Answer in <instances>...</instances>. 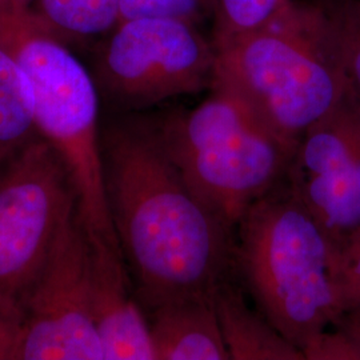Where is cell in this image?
Segmentation results:
<instances>
[{
	"mask_svg": "<svg viewBox=\"0 0 360 360\" xmlns=\"http://www.w3.org/2000/svg\"><path fill=\"white\" fill-rule=\"evenodd\" d=\"M91 251V307L103 360H155L148 318L131 297L124 260L103 250Z\"/></svg>",
	"mask_w": 360,
	"mask_h": 360,
	"instance_id": "obj_10",
	"label": "cell"
},
{
	"mask_svg": "<svg viewBox=\"0 0 360 360\" xmlns=\"http://www.w3.org/2000/svg\"><path fill=\"white\" fill-rule=\"evenodd\" d=\"M59 153L41 135L0 165V299L22 309L53 242L77 210Z\"/></svg>",
	"mask_w": 360,
	"mask_h": 360,
	"instance_id": "obj_7",
	"label": "cell"
},
{
	"mask_svg": "<svg viewBox=\"0 0 360 360\" xmlns=\"http://www.w3.org/2000/svg\"><path fill=\"white\" fill-rule=\"evenodd\" d=\"M215 80L297 144L348 89L333 11L285 0L267 22L214 40Z\"/></svg>",
	"mask_w": 360,
	"mask_h": 360,
	"instance_id": "obj_2",
	"label": "cell"
},
{
	"mask_svg": "<svg viewBox=\"0 0 360 360\" xmlns=\"http://www.w3.org/2000/svg\"><path fill=\"white\" fill-rule=\"evenodd\" d=\"M334 271L340 309L360 302V227L345 250H335Z\"/></svg>",
	"mask_w": 360,
	"mask_h": 360,
	"instance_id": "obj_17",
	"label": "cell"
},
{
	"mask_svg": "<svg viewBox=\"0 0 360 360\" xmlns=\"http://www.w3.org/2000/svg\"><path fill=\"white\" fill-rule=\"evenodd\" d=\"M0 47L31 80L39 134L65 160L91 247L123 259L105 190L101 96L91 71L31 11H0Z\"/></svg>",
	"mask_w": 360,
	"mask_h": 360,
	"instance_id": "obj_4",
	"label": "cell"
},
{
	"mask_svg": "<svg viewBox=\"0 0 360 360\" xmlns=\"http://www.w3.org/2000/svg\"><path fill=\"white\" fill-rule=\"evenodd\" d=\"M285 179L333 245L360 227V98L348 84L299 139Z\"/></svg>",
	"mask_w": 360,
	"mask_h": 360,
	"instance_id": "obj_9",
	"label": "cell"
},
{
	"mask_svg": "<svg viewBox=\"0 0 360 360\" xmlns=\"http://www.w3.org/2000/svg\"><path fill=\"white\" fill-rule=\"evenodd\" d=\"M356 3H358V4L360 6V0H356Z\"/></svg>",
	"mask_w": 360,
	"mask_h": 360,
	"instance_id": "obj_20",
	"label": "cell"
},
{
	"mask_svg": "<svg viewBox=\"0 0 360 360\" xmlns=\"http://www.w3.org/2000/svg\"><path fill=\"white\" fill-rule=\"evenodd\" d=\"M35 0H0V11L11 13H28Z\"/></svg>",
	"mask_w": 360,
	"mask_h": 360,
	"instance_id": "obj_19",
	"label": "cell"
},
{
	"mask_svg": "<svg viewBox=\"0 0 360 360\" xmlns=\"http://www.w3.org/2000/svg\"><path fill=\"white\" fill-rule=\"evenodd\" d=\"M217 51L200 26L174 18L123 20L94 50L91 75L99 96L135 112L210 90Z\"/></svg>",
	"mask_w": 360,
	"mask_h": 360,
	"instance_id": "obj_6",
	"label": "cell"
},
{
	"mask_svg": "<svg viewBox=\"0 0 360 360\" xmlns=\"http://www.w3.org/2000/svg\"><path fill=\"white\" fill-rule=\"evenodd\" d=\"M214 303L230 360L304 359L300 348L247 303L230 278L214 291Z\"/></svg>",
	"mask_w": 360,
	"mask_h": 360,
	"instance_id": "obj_12",
	"label": "cell"
},
{
	"mask_svg": "<svg viewBox=\"0 0 360 360\" xmlns=\"http://www.w3.org/2000/svg\"><path fill=\"white\" fill-rule=\"evenodd\" d=\"M150 315L155 360H230L214 294L175 299Z\"/></svg>",
	"mask_w": 360,
	"mask_h": 360,
	"instance_id": "obj_11",
	"label": "cell"
},
{
	"mask_svg": "<svg viewBox=\"0 0 360 360\" xmlns=\"http://www.w3.org/2000/svg\"><path fill=\"white\" fill-rule=\"evenodd\" d=\"M40 136L26 71L0 47V165Z\"/></svg>",
	"mask_w": 360,
	"mask_h": 360,
	"instance_id": "obj_13",
	"label": "cell"
},
{
	"mask_svg": "<svg viewBox=\"0 0 360 360\" xmlns=\"http://www.w3.org/2000/svg\"><path fill=\"white\" fill-rule=\"evenodd\" d=\"M153 117L184 179L233 232L250 207L285 178L297 146L215 83L191 110Z\"/></svg>",
	"mask_w": 360,
	"mask_h": 360,
	"instance_id": "obj_5",
	"label": "cell"
},
{
	"mask_svg": "<svg viewBox=\"0 0 360 360\" xmlns=\"http://www.w3.org/2000/svg\"><path fill=\"white\" fill-rule=\"evenodd\" d=\"M122 0H35L31 13L60 38L104 37L120 20Z\"/></svg>",
	"mask_w": 360,
	"mask_h": 360,
	"instance_id": "obj_14",
	"label": "cell"
},
{
	"mask_svg": "<svg viewBox=\"0 0 360 360\" xmlns=\"http://www.w3.org/2000/svg\"><path fill=\"white\" fill-rule=\"evenodd\" d=\"M22 336V309L0 299V360H19Z\"/></svg>",
	"mask_w": 360,
	"mask_h": 360,
	"instance_id": "obj_18",
	"label": "cell"
},
{
	"mask_svg": "<svg viewBox=\"0 0 360 360\" xmlns=\"http://www.w3.org/2000/svg\"><path fill=\"white\" fill-rule=\"evenodd\" d=\"M102 148L110 212L141 303L150 311L214 294L233 269L235 232L184 179L154 117L114 123Z\"/></svg>",
	"mask_w": 360,
	"mask_h": 360,
	"instance_id": "obj_1",
	"label": "cell"
},
{
	"mask_svg": "<svg viewBox=\"0 0 360 360\" xmlns=\"http://www.w3.org/2000/svg\"><path fill=\"white\" fill-rule=\"evenodd\" d=\"M334 262L327 232L285 178L235 229L233 269L259 311L296 347L340 309Z\"/></svg>",
	"mask_w": 360,
	"mask_h": 360,
	"instance_id": "obj_3",
	"label": "cell"
},
{
	"mask_svg": "<svg viewBox=\"0 0 360 360\" xmlns=\"http://www.w3.org/2000/svg\"><path fill=\"white\" fill-rule=\"evenodd\" d=\"M91 292L92 251L77 208L22 303L19 360H103Z\"/></svg>",
	"mask_w": 360,
	"mask_h": 360,
	"instance_id": "obj_8",
	"label": "cell"
},
{
	"mask_svg": "<svg viewBox=\"0 0 360 360\" xmlns=\"http://www.w3.org/2000/svg\"><path fill=\"white\" fill-rule=\"evenodd\" d=\"M217 0H122L120 22L142 16L180 19L200 26L214 20Z\"/></svg>",
	"mask_w": 360,
	"mask_h": 360,
	"instance_id": "obj_16",
	"label": "cell"
},
{
	"mask_svg": "<svg viewBox=\"0 0 360 360\" xmlns=\"http://www.w3.org/2000/svg\"><path fill=\"white\" fill-rule=\"evenodd\" d=\"M285 0H217L212 40L230 38L267 22Z\"/></svg>",
	"mask_w": 360,
	"mask_h": 360,
	"instance_id": "obj_15",
	"label": "cell"
}]
</instances>
